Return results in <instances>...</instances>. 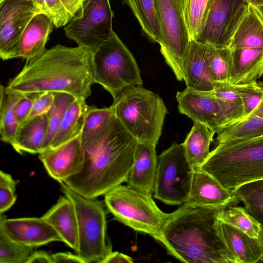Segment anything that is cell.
Listing matches in <instances>:
<instances>
[{"label":"cell","mask_w":263,"mask_h":263,"mask_svg":"<svg viewBox=\"0 0 263 263\" xmlns=\"http://www.w3.org/2000/svg\"><path fill=\"white\" fill-rule=\"evenodd\" d=\"M92 55L82 46L56 45L27 61L6 89L23 95L64 92L86 101L95 83Z\"/></svg>","instance_id":"obj_1"},{"label":"cell","mask_w":263,"mask_h":263,"mask_svg":"<svg viewBox=\"0 0 263 263\" xmlns=\"http://www.w3.org/2000/svg\"><path fill=\"white\" fill-rule=\"evenodd\" d=\"M228 206L184 203L171 213L159 241L182 262L237 263L223 238L218 218L219 211Z\"/></svg>","instance_id":"obj_2"},{"label":"cell","mask_w":263,"mask_h":263,"mask_svg":"<svg viewBox=\"0 0 263 263\" xmlns=\"http://www.w3.org/2000/svg\"><path fill=\"white\" fill-rule=\"evenodd\" d=\"M137 143L115 115L100 138L83 146L81 171L63 182L85 196L104 195L126 182Z\"/></svg>","instance_id":"obj_3"},{"label":"cell","mask_w":263,"mask_h":263,"mask_svg":"<svg viewBox=\"0 0 263 263\" xmlns=\"http://www.w3.org/2000/svg\"><path fill=\"white\" fill-rule=\"evenodd\" d=\"M199 168L232 191L241 184L263 179V135L216 143Z\"/></svg>","instance_id":"obj_4"},{"label":"cell","mask_w":263,"mask_h":263,"mask_svg":"<svg viewBox=\"0 0 263 263\" xmlns=\"http://www.w3.org/2000/svg\"><path fill=\"white\" fill-rule=\"evenodd\" d=\"M111 106L115 116L138 142L158 144L168 112L158 94L142 86H128Z\"/></svg>","instance_id":"obj_5"},{"label":"cell","mask_w":263,"mask_h":263,"mask_svg":"<svg viewBox=\"0 0 263 263\" xmlns=\"http://www.w3.org/2000/svg\"><path fill=\"white\" fill-rule=\"evenodd\" d=\"M59 183L75 210L78 237L76 254L85 263H102L112 251L107 233L104 204L97 198L80 194L63 182Z\"/></svg>","instance_id":"obj_6"},{"label":"cell","mask_w":263,"mask_h":263,"mask_svg":"<svg viewBox=\"0 0 263 263\" xmlns=\"http://www.w3.org/2000/svg\"><path fill=\"white\" fill-rule=\"evenodd\" d=\"M104 196L105 208L114 219L159 241L171 213L161 211L152 194L121 184Z\"/></svg>","instance_id":"obj_7"},{"label":"cell","mask_w":263,"mask_h":263,"mask_svg":"<svg viewBox=\"0 0 263 263\" xmlns=\"http://www.w3.org/2000/svg\"><path fill=\"white\" fill-rule=\"evenodd\" d=\"M95 83L115 99L126 87L142 86L141 71L132 52L114 32L92 55Z\"/></svg>","instance_id":"obj_8"},{"label":"cell","mask_w":263,"mask_h":263,"mask_svg":"<svg viewBox=\"0 0 263 263\" xmlns=\"http://www.w3.org/2000/svg\"><path fill=\"white\" fill-rule=\"evenodd\" d=\"M161 31L160 52L177 80L184 81L183 63L191 37L185 18V0H155Z\"/></svg>","instance_id":"obj_9"},{"label":"cell","mask_w":263,"mask_h":263,"mask_svg":"<svg viewBox=\"0 0 263 263\" xmlns=\"http://www.w3.org/2000/svg\"><path fill=\"white\" fill-rule=\"evenodd\" d=\"M194 171L182 143H173L157 156L154 197L168 205L186 203Z\"/></svg>","instance_id":"obj_10"},{"label":"cell","mask_w":263,"mask_h":263,"mask_svg":"<svg viewBox=\"0 0 263 263\" xmlns=\"http://www.w3.org/2000/svg\"><path fill=\"white\" fill-rule=\"evenodd\" d=\"M113 17L109 0H85L65 26V36L94 52L113 34Z\"/></svg>","instance_id":"obj_11"},{"label":"cell","mask_w":263,"mask_h":263,"mask_svg":"<svg viewBox=\"0 0 263 263\" xmlns=\"http://www.w3.org/2000/svg\"><path fill=\"white\" fill-rule=\"evenodd\" d=\"M249 6L245 0H214L195 41L215 47H229Z\"/></svg>","instance_id":"obj_12"},{"label":"cell","mask_w":263,"mask_h":263,"mask_svg":"<svg viewBox=\"0 0 263 263\" xmlns=\"http://www.w3.org/2000/svg\"><path fill=\"white\" fill-rule=\"evenodd\" d=\"M41 11L32 0H0V57L18 58L22 35Z\"/></svg>","instance_id":"obj_13"},{"label":"cell","mask_w":263,"mask_h":263,"mask_svg":"<svg viewBox=\"0 0 263 263\" xmlns=\"http://www.w3.org/2000/svg\"><path fill=\"white\" fill-rule=\"evenodd\" d=\"M48 174L59 182L78 174L85 160L81 134L57 147L39 154Z\"/></svg>","instance_id":"obj_14"},{"label":"cell","mask_w":263,"mask_h":263,"mask_svg":"<svg viewBox=\"0 0 263 263\" xmlns=\"http://www.w3.org/2000/svg\"><path fill=\"white\" fill-rule=\"evenodd\" d=\"M0 226L13 240L33 248L54 241L63 242L57 231L42 217L7 218L3 214Z\"/></svg>","instance_id":"obj_15"},{"label":"cell","mask_w":263,"mask_h":263,"mask_svg":"<svg viewBox=\"0 0 263 263\" xmlns=\"http://www.w3.org/2000/svg\"><path fill=\"white\" fill-rule=\"evenodd\" d=\"M179 112L193 122L207 125L216 134L220 129V112L218 101L212 90L200 91L190 87L176 95Z\"/></svg>","instance_id":"obj_16"},{"label":"cell","mask_w":263,"mask_h":263,"mask_svg":"<svg viewBox=\"0 0 263 263\" xmlns=\"http://www.w3.org/2000/svg\"><path fill=\"white\" fill-rule=\"evenodd\" d=\"M186 202L205 206L235 205L232 191L225 188L214 177L200 168L194 171Z\"/></svg>","instance_id":"obj_17"},{"label":"cell","mask_w":263,"mask_h":263,"mask_svg":"<svg viewBox=\"0 0 263 263\" xmlns=\"http://www.w3.org/2000/svg\"><path fill=\"white\" fill-rule=\"evenodd\" d=\"M156 146L138 141L126 181L127 185L150 194L154 192L157 168Z\"/></svg>","instance_id":"obj_18"},{"label":"cell","mask_w":263,"mask_h":263,"mask_svg":"<svg viewBox=\"0 0 263 263\" xmlns=\"http://www.w3.org/2000/svg\"><path fill=\"white\" fill-rule=\"evenodd\" d=\"M211 46L191 40L183 63L186 86L197 90L211 91L214 83L208 71V59Z\"/></svg>","instance_id":"obj_19"},{"label":"cell","mask_w":263,"mask_h":263,"mask_svg":"<svg viewBox=\"0 0 263 263\" xmlns=\"http://www.w3.org/2000/svg\"><path fill=\"white\" fill-rule=\"evenodd\" d=\"M230 50L231 84L235 86L256 81L263 75V48L244 47Z\"/></svg>","instance_id":"obj_20"},{"label":"cell","mask_w":263,"mask_h":263,"mask_svg":"<svg viewBox=\"0 0 263 263\" xmlns=\"http://www.w3.org/2000/svg\"><path fill=\"white\" fill-rule=\"evenodd\" d=\"M219 224L224 242L237 263L263 261V244L258 238L252 237L220 220Z\"/></svg>","instance_id":"obj_21"},{"label":"cell","mask_w":263,"mask_h":263,"mask_svg":"<svg viewBox=\"0 0 263 263\" xmlns=\"http://www.w3.org/2000/svg\"><path fill=\"white\" fill-rule=\"evenodd\" d=\"M53 26L52 20L46 14L40 12L35 15L22 35L18 58L27 61L41 55L46 49L45 46Z\"/></svg>","instance_id":"obj_22"},{"label":"cell","mask_w":263,"mask_h":263,"mask_svg":"<svg viewBox=\"0 0 263 263\" xmlns=\"http://www.w3.org/2000/svg\"><path fill=\"white\" fill-rule=\"evenodd\" d=\"M57 231L62 241L75 251L78 248V228L73 205L64 195L42 216Z\"/></svg>","instance_id":"obj_23"},{"label":"cell","mask_w":263,"mask_h":263,"mask_svg":"<svg viewBox=\"0 0 263 263\" xmlns=\"http://www.w3.org/2000/svg\"><path fill=\"white\" fill-rule=\"evenodd\" d=\"M48 122L46 114L27 120L19 127L10 144L18 153L40 154L44 151Z\"/></svg>","instance_id":"obj_24"},{"label":"cell","mask_w":263,"mask_h":263,"mask_svg":"<svg viewBox=\"0 0 263 263\" xmlns=\"http://www.w3.org/2000/svg\"><path fill=\"white\" fill-rule=\"evenodd\" d=\"M193 125L182 143L187 159L194 170L199 168L208 158L215 131L206 124L193 122Z\"/></svg>","instance_id":"obj_25"},{"label":"cell","mask_w":263,"mask_h":263,"mask_svg":"<svg viewBox=\"0 0 263 263\" xmlns=\"http://www.w3.org/2000/svg\"><path fill=\"white\" fill-rule=\"evenodd\" d=\"M212 92L220 108L219 131L245 118L242 102L234 85L230 82H214Z\"/></svg>","instance_id":"obj_26"},{"label":"cell","mask_w":263,"mask_h":263,"mask_svg":"<svg viewBox=\"0 0 263 263\" xmlns=\"http://www.w3.org/2000/svg\"><path fill=\"white\" fill-rule=\"evenodd\" d=\"M263 48V21L249 4L231 41L229 48Z\"/></svg>","instance_id":"obj_27"},{"label":"cell","mask_w":263,"mask_h":263,"mask_svg":"<svg viewBox=\"0 0 263 263\" xmlns=\"http://www.w3.org/2000/svg\"><path fill=\"white\" fill-rule=\"evenodd\" d=\"M88 106L85 100L74 99L67 107L48 149L61 145L81 134Z\"/></svg>","instance_id":"obj_28"},{"label":"cell","mask_w":263,"mask_h":263,"mask_svg":"<svg viewBox=\"0 0 263 263\" xmlns=\"http://www.w3.org/2000/svg\"><path fill=\"white\" fill-rule=\"evenodd\" d=\"M138 21L143 33L152 42L160 44L161 31L155 0H123Z\"/></svg>","instance_id":"obj_29"},{"label":"cell","mask_w":263,"mask_h":263,"mask_svg":"<svg viewBox=\"0 0 263 263\" xmlns=\"http://www.w3.org/2000/svg\"><path fill=\"white\" fill-rule=\"evenodd\" d=\"M23 94L7 90L0 86V135L2 141L11 144L19 128L15 111V105Z\"/></svg>","instance_id":"obj_30"},{"label":"cell","mask_w":263,"mask_h":263,"mask_svg":"<svg viewBox=\"0 0 263 263\" xmlns=\"http://www.w3.org/2000/svg\"><path fill=\"white\" fill-rule=\"evenodd\" d=\"M232 193L234 199L242 202L248 213L263 227V179L241 184Z\"/></svg>","instance_id":"obj_31"},{"label":"cell","mask_w":263,"mask_h":263,"mask_svg":"<svg viewBox=\"0 0 263 263\" xmlns=\"http://www.w3.org/2000/svg\"><path fill=\"white\" fill-rule=\"evenodd\" d=\"M216 134V143L263 135V107L242 120L221 129Z\"/></svg>","instance_id":"obj_32"},{"label":"cell","mask_w":263,"mask_h":263,"mask_svg":"<svg viewBox=\"0 0 263 263\" xmlns=\"http://www.w3.org/2000/svg\"><path fill=\"white\" fill-rule=\"evenodd\" d=\"M114 115L115 112L111 105L104 108L89 105L81 133L82 146L100 138L105 133Z\"/></svg>","instance_id":"obj_33"},{"label":"cell","mask_w":263,"mask_h":263,"mask_svg":"<svg viewBox=\"0 0 263 263\" xmlns=\"http://www.w3.org/2000/svg\"><path fill=\"white\" fill-rule=\"evenodd\" d=\"M38 9L48 15L54 26L67 25L74 16L85 0H32Z\"/></svg>","instance_id":"obj_34"},{"label":"cell","mask_w":263,"mask_h":263,"mask_svg":"<svg viewBox=\"0 0 263 263\" xmlns=\"http://www.w3.org/2000/svg\"><path fill=\"white\" fill-rule=\"evenodd\" d=\"M218 218L252 237H258L260 225L248 213L244 207L229 205L219 211Z\"/></svg>","instance_id":"obj_35"},{"label":"cell","mask_w":263,"mask_h":263,"mask_svg":"<svg viewBox=\"0 0 263 263\" xmlns=\"http://www.w3.org/2000/svg\"><path fill=\"white\" fill-rule=\"evenodd\" d=\"M231 67V52L228 47L211 46L208 59V71L211 81L229 82Z\"/></svg>","instance_id":"obj_36"},{"label":"cell","mask_w":263,"mask_h":263,"mask_svg":"<svg viewBox=\"0 0 263 263\" xmlns=\"http://www.w3.org/2000/svg\"><path fill=\"white\" fill-rule=\"evenodd\" d=\"M214 0H185V18L191 40L201 31Z\"/></svg>","instance_id":"obj_37"},{"label":"cell","mask_w":263,"mask_h":263,"mask_svg":"<svg viewBox=\"0 0 263 263\" xmlns=\"http://www.w3.org/2000/svg\"><path fill=\"white\" fill-rule=\"evenodd\" d=\"M33 248L10 237L0 226V263H27Z\"/></svg>","instance_id":"obj_38"},{"label":"cell","mask_w":263,"mask_h":263,"mask_svg":"<svg viewBox=\"0 0 263 263\" xmlns=\"http://www.w3.org/2000/svg\"><path fill=\"white\" fill-rule=\"evenodd\" d=\"M75 98L72 95L64 92L55 93L54 103L46 114L48 128L44 143V151L47 149L60 126L64 114Z\"/></svg>","instance_id":"obj_39"},{"label":"cell","mask_w":263,"mask_h":263,"mask_svg":"<svg viewBox=\"0 0 263 263\" xmlns=\"http://www.w3.org/2000/svg\"><path fill=\"white\" fill-rule=\"evenodd\" d=\"M243 107L245 118L263 106V85L256 81L234 86Z\"/></svg>","instance_id":"obj_40"},{"label":"cell","mask_w":263,"mask_h":263,"mask_svg":"<svg viewBox=\"0 0 263 263\" xmlns=\"http://www.w3.org/2000/svg\"><path fill=\"white\" fill-rule=\"evenodd\" d=\"M33 94V102L27 120L46 114L52 107L55 99V93L44 92Z\"/></svg>","instance_id":"obj_41"},{"label":"cell","mask_w":263,"mask_h":263,"mask_svg":"<svg viewBox=\"0 0 263 263\" xmlns=\"http://www.w3.org/2000/svg\"><path fill=\"white\" fill-rule=\"evenodd\" d=\"M33 102V94L23 95L17 102L15 111L20 126L27 121L31 111Z\"/></svg>","instance_id":"obj_42"},{"label":"cell","mask_w":263,"mask_h":263,"mask_svg":"<svg viewBox=\"0 0 263 263\" xmlns=\"http://www.w3.org/2000/svg\"><path fill=\"white\" fill-rule=\"evenodd\" d=\"M16 199L15 190L0 186V214L8 211L14 203Z\"/></svg>","instance_id":"obj_43"},{"label":"cell","mask_w":263,"mask_h":263,"mask_svg":"<svg viewBox=\"0 0 263 263\" xmlns=\"http://www.w3.org/2000/svg\"><path fill=\"white\" fill-rule=\"evenodd\" d=\"M53 263L77 262L85 263L84 260L77 254L69 252H57L52 254Z\"/></svg>","instance_id":"obj_44"},{"label":"cell","mask_w":263,"mask_h":263,"mask_svg":"<svg viewBox=\"0 0 263 263\" xmlns=\"http://www.w3.org/2000/svg\"><path fill=\"white\" fill-rule=\"evenodd\" d=\"M27 263H53L52 254L43 251H33Z\"/></svg>","instance_id":"obj_45"},{"label":"cell","mask_w":263,"mask_h":263,"mask_svg":"<svg viewBox=\"0 0 263 263\" xmlns=\"http://www.w3.org/2000/svg\"><path fill=\"white\" fill-rule=\"evenodd\" d=\"M133 258L125 254L119 252H111L102 261V263H132Z\"/></svg>","instance_id":"obj_46"},{"label":"cell","mask_w":263,"mask_h":263,"mask_svg":"<svg viewBox=\"0 0 263 263\" xmlns=\"http://www.w3.org/2000/svg\"><path fill=\"white\" fill-rule=\"evenodd\" d=\"M16 184L15 181L10 174L1 171L0 186L9 187L16 190Z\"/></svg>","instance_id":"obj_47"},{"label":"cell","mask_w":263,"mask_h":263,"mask_svg":"<svg viewBox=\"0 0 263 263\" xmlns=\"http://www.w3.org/2000/svg\"><path fill=\"white\" fill-rule=\"evenodd\" d=\"M254 7L263 6V0H245Z\"/></svg>","instance_id":"obj_48"},{"label":"cell","mask_w":263,"mask_h":263,"mask_svg":"<svg viewBox=\"0 0 263 263\" xmlns=\"http://www.w3.org/2000/svg\"><path fill=\"white\" fill-rule=\"evenodd\" d=\"M254 7V6H253ZM257 13L263 21V6L254 7Z\"/></svg>","instance_id":"obj_49"},{"label":"cell","mask_w":263,"mask_h":263,"mask_svg":"<svg viewBox=\"0 0 263 263\" xmlns=\"http://www.w3.org/2000/svg\"><path fill=\"white\" fill-rule=\"evenodd\" d=\"M258 239L263 244V227L260 226V230L258 235Z\"/></svg>","instance_id":"obj_50"}]
</instances>
